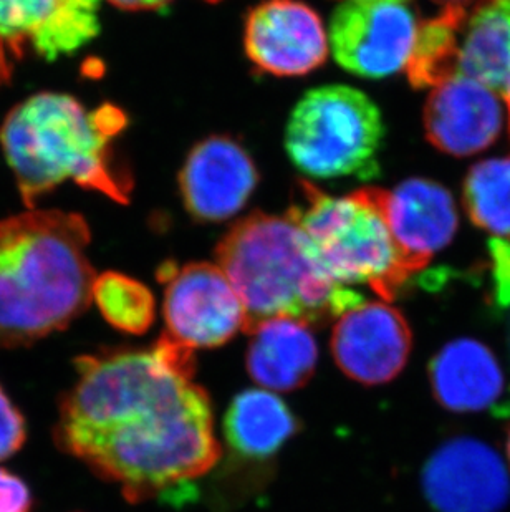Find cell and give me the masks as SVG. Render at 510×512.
Returning a JSON list of instances; mask_svg holds the SVG:
<instances>
[{
  "instance_id": "cell-1",
  "label": "cell",
  "mask_w": 510,
  "mask_h": 512,
  "mask_svg": "<svg viewBox=\"0 0 510 512\" xmlns=\"http://www.w3.org/2000/svg\"><path fill=\"white\" fill-rule=\"evenodd\" d=\"M73 365L53 440L118 484L126 501L158 498L221 458L211 401L193 382V350L163 334L151 350H103Z\"/></svg>"
},
{
  "instance_id": "cell-2",
  "label": "cell",
  "mask_w": 510,
  "mask_h": 512,
  "mask_svg": "<svg viewBox=\"0 0 510 512\" xmlns=\"http://www.w3.org/2000/svg\"><path fill=\"white\" fill-rule=\"evenodd\" d=\"M90 237L80 214L57 209L0 219V348L32 345L90 307Z\"/></svg>"
},
{
  "instance_id": "cell-3",
  "label": "cell",
  "mask_w": 510,
  "mask_h": 512,
  "mask_svg": "<svg viewBox=\"0 0 510 512\" xmlns=\"http://www.w3.org/2000/svg\"><path fill=\"white\" fill-rule=\"evenodd\" d=\"M125 126L126 115L115 105L88 112L65 93H37L17 105L5 118L0 143L25 206L34 208L68 179L128 203L130 179L113 155V140Z\"/></svg>"
},
{
  "instance_id": "cell-4",
  "label": "cell",
  "mask_w": 510,
  "mask_h": 512,
  "mask_svg": "<svg viewBox=\"0 0 510 512\" xmlns=\"http://www.w3.org/2000/svg\"><path fill=\"white\" fill-rule=\"evenodd\" d=\"M216 259L244 304L247 332L280 315L327 324L363 302L328 276L289 216H247L217 244Z\"/></svg>"
},
{
  "instance_id": "cell-5",
  "label": "cell",
  "mask_w": 510,
  "mask_h": 512,
  "mask_svg": "<svg viewBox=\"0 0 510 512\" xmlns=\"http://www.w3.org/2000/svg\"><path fill=\"white\" fill-rule=\"evenodd\" d=\"M385 189L361 188L332 196L300 181L289 216L307 236L323 269L342 285H370L381 299H395L411 279L391 236Z\"/></svg>"
},
{
  "instance_id": "cell-6",
  "label": "cell",
  "mask_w": 510,
  "mask_h": 512,
  "mask_svg": "<svg viewBox=\"0 0 510 512\" xmlns=\"http://www.w3.org/2000/svg\"><path fill=\"white\" fill-rule=\"evenodd\" d=\"M385 126L368 95L348 85L312 88L300 98L285 131V150L312 178L380 176Z\"/></svg>"
},
{
  "instance_id": "cell-7",
  "label": "cell",
  "mask_w": 510,
  "mask_h": 512,
  "mask_svg": "<svg viewBox=\"0 0 510 512\" xmlns=\"http://www.w3.org/2000/svg\"><path fill=\"white\" fill-rule=\"evenodd\" d=\"M413 0H343L330 19L328 44L340 67L385 78L406 67L419 22Z\"/></svg>"
},
{
  "instance_id": "cell-8",
  "label": "cell",
  "mask_w": 510,
  "mask_h": 512,
  "mask_svg": "<svg viewBox=\"0 0 510 512\" xmlns=\"http://www.w3.org/2000/svg\"><path fill=\"white\" fill-rule=\"evenodd\" d=\"M164 335L189 350L216 348L247 329L242 300L217 264L193 262L179 267L163 264Z\"/></svg>"
},
{
  "instance_id": "cell-9",
  "label": "cell",
  "mask_w": 510,
  "mask_h": 512,
  "mask_svg": "<svg viewBox=\"0 0 510 512\" xmlns=\"http://www.w3.org/2000/svg\"><path fill=\"white\" fill-rule=\"evenodd\" d=\"M423 491L438 512H502L510 473L491 445L472 436L448 440L424 464Z\"/></svg>"
},
{
  "instance_id": "cell-10",
  "label": "cell",
  "mask_w": 510,
  "mask_h": 512,
  "mask_svg": "<svg viewBox=\"0 0 510 512\" xmlns=\"http://www.w3.org/2000/svg\"><path fill=\"white\" fill-rule=\"evenodd\" d=\"M332 355L353 382L375 387L395 380L408 363L413 335L405 315L388 302H361L333 327Z\"/></svg>"
},
{
  "instance_id": "cell-11",
  "label": "cell",
  "mask_w": 510,
  "mask_h": 512,
  "mask_svg": "<svg viewBox=\"0 0 510 512\" xmlns=\"http://www.w3.org/2000/svg\"><path fill=\"white\" fill-rule=\"evenodd\" d=\"M247 57L274 77H302L327 62L328 34L322 19L297 0H269L246 20Z\"/></svg>"
},
{
  "instance_id": "cell-12",
  "label": "cell",
  "mask_w": 510,
  "mask_h": 512,
  "mask_svg": "<svg viewBox=\"0 0 510 512\" xmlns=\"http://www.w3.org/2000/svg\"><path fill=\"white\" fill-rule=\"evenodd\" d=\"M102 0H0V42L14 58L25 52L53 62L100 34Z\"/></svg>"
},
{
  "instance_id": "cell-13",
  "label": "cell",
  "mask_w": 510,
  "mask_h": 512,
  "mask_svg": "<svg viewBox=\"0 0 510 512\" xmlns=\"http://www.w3.org/2000/svg\"><path fill=\"white\" fill-rule=\"evenodd\" d=\"M259 173L244 146L229 136H209L189 151L179 191L199 223H221L239 213L254 193Z\"/></svg>"
},
{
  "instance_id": "cell-14",
  "label": "cell",
  "mask_w": 510,
  "mask_h": 512,
  "mask_svg": "<svg viewBox=\"0 0 510 512\" xmlns=\"http://www.w3.org/2000/svg\"><path fill=\"white\" fill-rule=\"evenodd\" d=\"M501 126L496 92L462 73L434 87L424 108V128L431 145L459 158L486 150L501 133Z\"/></svg>"
},
{
  "instance_id": "cell-15",
  "label": "cell",
  "mask_w": 510,
  "mask_h": 512,
  "mask_svg": "<svg viewBox=\"0 0 510 512\" xmlns=\"http://www.w3.org/2000/svg\"><path fill=\"white\" fill-rule=\"evenodd\" d=\"M391 236L409 274L423 271L458 229L453 196L441 184L414 178L385 193Z\"/></svg>"
},
{
  "instance_id": "cell-16",
  "label": "cell",
  "mask_w": 510,
  "mask_h": 512,
  "mask_svg": "<svg viewBox=\"0 0 510 512\" xmlns=\"http://www.w3.org/2000/svg\"><path fill=\"white\" fill-rule=\"evenodd\" d=\"M429 382L439 405L454 413L492 410L507 390L496 353L476 339L446 343L429 363Z\"/></svg>"
},
{
  "instance_id": "cell-17",
  "label": "cell",
  "mask_w": 510,
  "mask_h": 512,
  "mask_svg": "<svg viewBox=\"0 0 510 512\" xmlns=\"http://www.w3.org/2000/svg\"><path fill=\"white\" fill-rule=\"evenodd\" d=\"M246 367L260 388L294 392L307 385L317 368L318 347L310 324L280 315L255 325Z\"/></svg>"
},
{
  "instance_id": "cell-18",
  "label": "cell",
  "mask_w": 510,
  "mask_h": 512,
  "mask_svg": "<svg viewBox=\"0 0 510 512\" xmlns=\"http://www.w3.org/2000/svg\"><path fill=\"white\" fill-rule=\"evenodd\" d=\"M459 73L499 93L509 110L510 0H477L459 30Z\"/></svg>"
},
{
  "instance_id": "cell-19",
  "label": "cell",
  "mask_w": 510,
  "mask_h": 512,
  "mask_svg": "<svg viewBox=\"0 0 510 512\" xmlns=\"http://www.w3.org/2000/svg\"><path fill=\"white\" fill-rule=\"evenodd\" d=\"M299 421L277 393L249 388L227 408L224 435L234 453L252 461H265L294 438Z\"/></svg>"
},
{
  "instance_id": "cell-20",
  "label": "cell",
  "mask_w": 510,
  "mask_h": 512,
  "mask_svg": "<svg viewBox=\"0 0 510 512\" xmlns=\"http://www.w3.org/2000/svg\"><path fill=\"white\" fill-rule=\"evenodd\" d=\"M466 15L467 10H441L438 17L419 24L413 54L406 63L413 87H438L459 75V30Z\"/></svg>"
},
{
  "instance_id": "cell-21",
  "label": "cell",
  "mask_w": 510,
  "mask_h": 512,
  "mask_svg": "<svg viewBox=\"0 0 510 512\" xmlns=\"http://www.w3.org/2000/svg\"><path fill=\"white\" fill-rule=\"evenodd\" d=\"M464 204L472 223L496 239L510 237V158L472 166L464 183Z\"/></svg>"
},
{
  "instance_id": "cell-22",
  "label": "cell",
  "mask_w": 510,
  "mask_h": 512,
  "mask_svg": "<svg viewBox=\"0 0 510 512\" xmlns=\"http://www.w3.org/2000/svg\"><path fill=\"white\" fill-rule=\"evenodd\" d=\"M93 300L103 319L120 332L143 335L153 325V294L133 277L120 272L100 274L93 284Z\"/></svg>"
},
{
  "instance_id": "cell-23",
  "label": "cell",
  "mask_w": 510,
  "mask_h": 512,
  "mask_svg": "<svg viewBox=\"0 0 510 512\" xmlns=\"http://www.w3.org/2000/svg\"><path fill=\"white\" fill-rule=\"evenodd\" d=\"M27 425L9 393L0 385V461L9 459L24 446Z\"/></svg>"
},
{
  "instance_id": "cell-24",
  "label": "cell",
  "mask_w": 510,
  "mask_h": 512,
  "mask_svg": "<svg viewBox=\"0 0 510 512\" xmlns=\"http://www.w3.org/2000/svg\"><path fill=\"white\" fill-rule=\"evenodd\" d=\"M0 512H34L29 486L5 468H0Z\"/></svg>"
},
{
  "instance_id": "cell-25",
  "label": "cell",
  "mask_w": 510,
  "mask_h": 512,
  "mask_svg": "<svg viewBox=\"0 0 510 512\" xmlns=\"http://www.w3.org/2000/svg\"><path fill=\"white\" fill-rule=\"evenodd\" d=\"M118 9L141 12V10H161L173 0H110Z\"/></svg>"
},
{
  "instance_id": "cell-26",
  "label": "cell",
  "mask_w": 510,
  "mask_h": 512,
  "mask_svg": "<svg viewBox=\"0 0 510 512\" xmlns=\"http://www.w3.org/2000/svg\"><path fill=\"white\" fill-rule=\"evenodd\" d=\"M12 62H10L9 50L5 49V45L0 42V87L9 85L12 78Z\"/></svg>"
},
{
  "instance_id": "cell-27",
  "label": "cell",
  "mask_w": 510,
  "mask_h": 512,
  "mask_svg": "<svg viewBox=\"0 0 510 512\" xmlns=\"http://www.w3.org/2000/svg\"><path fill=\"white\" fill-rule=\"evenodd\" d=\"M441 10H467L474 0H433Z\"/></svg>"
},
{
  "instance_id": "cell-28",
  "label": "cell",
  "mask_w": 510,
  "mask_h": 512,
  "mask_svg": "<svg viewBox=\"0 0 510 512\" xmlns=\"http://www.w3.org/2000/svg\"><path fill=\"white\" fill-rule=\"evenodd\" d=\"M507 455H509V459H510V430H509V436H507Z\"/></svg>"
}]
</instances>
